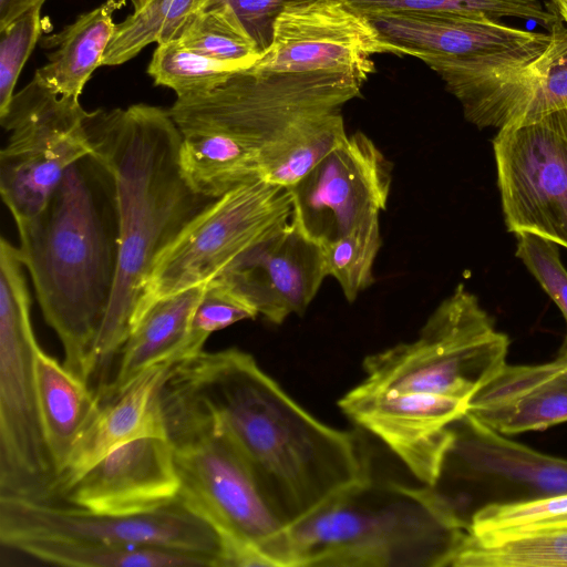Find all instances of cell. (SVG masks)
<instances>
[{
	"mask_svg": "<svg viewBox=\"0 0 567 567\" xmlns=\"http://www.w3.org/2000/svg\"><path fill=\"white\" fill-rule=\"evenodd\" d=\"M169 381L229 435L285 527L371 478L359 436L316 419L245 351L203 350Z\"/></svg>",
	"mask_w": 567,
	"mask_h": 567,
	"instance_id": "cell-1",
	"label": "cell"
},
{
	"mask_svg": "<svg viewBox=\"0 0 567 567\" xmlns=\"http://www.w3.org/2000/svg\"><path fill=\"white\" fill-rule=\"evenodd\" d=\"M85 125L92 153L114 177L120 217L117 277L92 378L102 391L156 259L214 199L195 192L186 181L179 162L182 134L168 110L144 103L100 109L89 112Z\"/></svg>",
	"mask_w": 567,
	"mask_h": 567,
	"instance_id": "cell-2",
	"label": "cell"
},
{
	"mask_svg": "<svg viewBox=\"0 0 567 567\" xmlns=\"http://www.w3.org/2000/svg\"><path fill=\"white\" fill-rule=\"evenodd\" d=\"M16 226L42 315L63 347V365L90 385L120 258L111 171L95 154L84 156L65 172L43 208Z\"/></svg>",
	"mask_w": 567,
	"mask_h": 567,
	"instance_id": "cell-3",
	"label": "cell"
},
{
	"mask_svg": "<svg viewBox=\"0 0 567 567\" xmlns=\"http://www.w3.org/2000/svg\"><path fill=\"white\" fill-rule=\"evenodd\" d=\"M466 524L431 487L372 477L285 527L272 567L450 566Z\"/></svg>",
	"mask_w": 567,
	"mask_h": 567,
	"instance_id": "cell-4",
	"label": "cell"
},
{
	"mask_svg": "<svg viewBox=\"0 0 567 567\" xmlns=\"http://www.w3.org/2000/svg\"><path fill=\"white\" fill-rule=\"evenodd\" d=\"M162 410L181 482L177 498L218 533L224 567L270 566L267 551L285 526L238 447L169 379L163 389Z\"/></svg>",
	"mask_w": 567,
	"mask_h": 567,
	"instance_id": "cell-5",
	"label": "cell"
},
{
	"mask_svg": "<svg viewBox=\"0 0 567 567\" xmlns=\"http://www.w3.org/2000/svg\"><path fill=\"white\" fill-rule=\"evenodd\" d=\"M508 337L477 297L458 284L430 315L419 336L363 361L362 383L377 390L470 402L506 364Z\"/></svg>",
	"mask_w": 567,
	"mask_h": 567,
	"instance_id": "cell-6",
	"label": "cell"
},
{
	"mask_svg": "<svg viewBox=\"0 0 567 567\" xmlns=\"http://www.w3.org/2000/svg\"><path fill=\"white\" fill-rule=\"evenodd\" d=\"M19 247L0 240V496L53 502L56 474L44 440L37 342Z\"/></svg>",
	"mask_w": 567,
	"mask_h": 567,
	"instance_id": "cell-7",
	"label": "cell"
},
{
	"mask_svg": "<svg viewBox=\"0 0 567 567\" xmlns=\"http://www.w3.org/2000/svg\"><path fill=\"white\" fill-rule=\"evenodd\" d=\"M362 85L341 74L278 73L252 65L209 92L176 99L168 112L181 133L223 132L258 158L296 124L342 110L360 95Z\"/></svg>",
	"mask_w": 567,
	"mask_h": 567,
	"instance_id": "cell-8",
	"label": "cell"
},
{
	"mask_svg": "<svg viewBox=\"0 0 567 567\" xmlns=\"http://www.w3.org/2000/svg\"><path fill=\"white\" fill-rule=\"evenodd\" d=\"M79 99L47 87L35 75L0 113L8 132L0 152V193L14 223L34 217L65 172L92 154Z\"/></svg>",
	"mask_w": 567,
	"mask_h": 567,
	"instance_id": "cell-9",
	"label": "cell"
},
{
	"mask_svg": "<svg viewBox=\"0 0 567 567\" xmlns=\"http://www.w3.org/2000/svg\"><path fill=\"white\" fill-rule=\"evenodd\" d=\"M291 213L288 188L264 179L214 199L156 259L133 321L155 300L216 278L245 249L289 221Z\"/></svg>",
	"mask_w": 567,
	"mask_h": 567,
	"instance_id": "cell-10",
	"label": "cell"
},
{
	"mask_svg": "<svg viewBox=\"0 0 567 567\" xmlns=\"http://www.w3.org/2000/svg\"><path fill=\"white\" fill-rule=\"evenodd\" d=\"M82 542L109 546L158 547L208 557L224 567V547L215 528L181 499L157 509L111 515L74 505L0 496V540Z\"/></svg>",
	"mask_w": 567,
	"mask_h": 567,
	"instance_id": "cell-11",
	"label": "cell"
},
{
	"mask_svg": "<svg viewBox=\"0 0 567 567\" xmlns=\"http://www.w3.org/2000/svg\"><path fill=\"white\" fill-rule=\"evenodd\" d=\"M452 429L441 475L431 487L467 527L486 505L567 493V460L514 442L466 413Z\"/></svg>",
	"mask_w": 567,
	"mask_h": 567,
	"instance_id": "cell-12",
	"label": "cell"
},
{
	"mask_svg": "<svg viewBox=\"0 0 567 567\" xmlns=\"http://www.w3.org/2000/svg\"><path fill=\"white\" fill-rule=\"evenodd\" d=\"M480 128L499 130L537 122L563 111L553 83L554 45L545 38L467 56L420 55Z\"/></svg>",
	"mask_w": 567,
	"mask_h": 567,
	"instance_id": "cell-13",
	"label": "cell"
},
{
	"mask_svg": "<svg viewBox=\"0 0 567 567\" xmlns=\"http://www.w3.org/2000/svg\"><path fill=\"white\" fill-rule=\"evenodd\" d=\"M493 150L508 231L567 249V111L499 130Z\"/></svg>",
	"mask_w": 567,
	"mask_h": 567,
	"instance_id": "cell-14",
	"label": "cell"
},
{
	"mask_svg": "<svg viewBox=\"0 0 567 567\" xmlns=\"http://www.w3.org/2000/svg\"><path fill=\"white\" fill-rule=\"evenodd\" d=\"M405 51L383 38L371 20L342 0H301L276 16L256 69L278 73L341 74L365 82L372 56Z\"/></svg>",
	"mask_w": 567,
	"mask_h": 567,
	"instance_id": "cell-15",
	"label": "cell"
},
{
	"mask_svg": "<svg viewBox=\"0 0 567 567\" xmlns=\"http://www.w3.org/2000/svg\"><path fill=\"white\" fill-rule=\"evenodd\" d=\"M392 168L364 133L347 135L288 187L291 221L322 247L338 240L386 208Z\"/></svg>",
	"mask_w": 567,
	"mask_h": 567,
	"instance_id": "cell-16",
	"label": "cell"
},
{
	"mask_svg": "<svg viewBox=\"0 0 567 567\" xmlns=\"http://www.w3.org/2000/svg\"><path fill=\"white\" fill-rule=\"evenodd\" d=\"M338 405L386 444L417 480L433 486L453 440L452 424L466 413L468 403L441 395L381 391L361 382Z\"/></svg>",
	"mask_w": 567,
	"mask_h": 567,
	"instance_id": "cell-17",
	"label": "cell"
},
{
	"mask_svg": "<svg viewBox=\"0 0 567 567\" xmlns=\"http://www.w3.org/2000/svg\"><path fill=\"white\" fill-rule=\"evenodd\" d=\"M326 277L322 246L290 219L245 249L216 278L258 315L280 324L306 311Z\"/></svg>",
	"mask_w": 567,
	"mask_h": 567,
	"instance_id": "cell-18",
	"label": "cell"
},
{
	"mask_svg": "<svg viewBox=\"0 0 567 567\" xmlns=\"http://www.w3.org/2000/svg\"><path fill=\"white\" fill-rule=\"evenodd\" d=\"M181 487L167 437L143 436L112 450L63 492L60 499L94 513L132 515L167 505Z\"/></svg>",
	"mask_w": 567,
	"mask_h": 567,
	"instance_id": "cell-19",
	"label": "cell"
},
{
	"mask_svg": "<svg viewBox=\"0 0 567 567\" xmlns=\"http://www.w3.org/2000/svg\"><path fill=\"white\" fill-rule=\"evenodd\" d=\"M466 414L502 434L567 422V359L505 364L470 400Z\"/></svg>",
	"mask_w": 567,
	"mask_h": 567,
	"instance_id": "cell-20",
	"label": "cell"
},
{
	"mask_svg": "<svg viewBox=\"0 0 567 567\" xmlns=\"http://www.w3.org/2000/svg\"><path fill=\"white\" fill-rule=\"evenodd\" d=\"M367 17L384 39L414 58L482 54L534 42L547 34L514 28L482 16L384 11Z\"/></svg>",
	"mask_w": 567,
	"mask_h": 567,
	"instance_id": "cell-21",
	"label": "cell"
},
{
	"mask_svg": "<svg viewBox=\"0 0 567 567\" xmlns=\"http://www.w3.org/2000/svg\"><path fill=\"white\" fill-rule=\"evenodd\" d=\"M176 362L156 363L115 395L100 401V409L61 474L55 501L81 474L117 446L143 436L166 437L162 410L164 385Z\"/></svg>",
	"mask_w": 567,
	"mask_h": 567,
	"instance_id": "cell-22",
	"label": "cell"
},
{
	"mask_svg": "<svg viewBox=\"0 0 567 567\" xmlns=\"http://www.w3.org/2000/svg\"><path fill=\"white\" fill-rule=\"evenodd\" d=\"M205 286L159 298L133 321L120 351L117 373L100 401L121 392L156 363L178 362L203 351L193 341L192 323Z\"/></svg>",
	"mask_w": 567,
	"mask_h": 567,
	"instance_id": "cell-23",
	"label": "cell"
},
{
	"mask_svg": "<svg viewBox=\"0 0 567 567\" xmlns=\"http://www.w3.org/2000/svg\"><path fill=\"white\" fill-rule=\"evenodd\" d=\"M35 381L42 431L59 482L73 450L94 420L100 400L87 383L41 347L35 357Z\"/></svg>",
	"mask_w": 567,
	"mask_h": 567,
	"instance_id": "cell-24",
	"label": "cell"
},
{
	"mask_svg": "<svg viewBox=\"0 0 567 567\" xmlns=\"http://www.w3.org/2000/svg\"><path fill=\"white\" fill-rule=\"evenodd\" d=\"M123 4L125 0H107L60 32L42 37L41 45L50 52L48 63L34 75L54 93L79 99L92 73L102 65L116 27L113 14Z\"/></svg>",
	"mask_w": 567,
	"mask_h": 567,
	"instance_id": "cell-25",
	"label": "cell"
},
{
	"mask_svg": "<svg viewBox=\"0 0 567 567\" xmlns=\"http://www.w3.org/2000/svg\"><path fill=\"white\" fill-rule=\"evenodd\" d=\"M181 134L182 172L198 194L215 199L260 179L257 155L233 136L218 131Z\"/></svg>",
	"mask_w": 567,
	"mask_h": 567,
	"instance_id": "cell-26",
	"label": "cell"
},
{
	"mask_svg": "<svg viewBox=\"0 0 567 567\" xmlns=\"http://www.w3.org/2000/svg\"><path fill=\"white\" fill-rule=\"evenodd\" d=\"M452 567H567V524L466 533Z\"/></svg>",
	"mask_w": 567,
	"mask_h": 567,
	"instance_id": "cell-27",
	"label": "cell"
},
{
	"mask_svg": "<svg viewBox=\"0 0 567 567\" xmlns=\"http://www.w3.org/2000/svg\"><path fill=\"white\" fill-rule=\"evenodd\" d=\"M341 111L303 120L261 152L260 179L287 188L299 182L348 135Z\"/></svg>",
	"mask_w": 567,
	"mask_h": 567,
	"instance_id": "cell-28",
	"label": "cell"
},
{
	"mask_svg": "<svg viewBox=\"0 0 567 567\" xmlns=\"http://www.w3.org/2000/svg\"><path fill=\"white\" fill-rule=\"evenodd\" d=\"M38 560L73 567H215L208 557L158 547L109 546L82 542L29 539L12 545Z\"/></svg>",
	"mask_w": 567,
	"mask_h": 567,
	"instance_id": "cell-29",
	"label": "cell"
},
{
	"mask_svg": "<svg viewBox=\"0 0 567 567\" xmlns=\"http://www.w3.org/2000/svg\"><path fill=\"white\" fill-rule=\"evenodd\" d=\"M175 40L207 56L249 68L262 54L228 0H195Z\"/></svg>",
	"mask_w": 567,
	"mask_h": 567,
	"instance_id": "cell-30",
	"label": "cell"
},
{
	"mask_svg": "<svg viewBox=\"0 0 567 567\" xmlns=\"http://www.w3.org/2000/svg\"><path fill=\"white\" fill-rule=\"evenodd\" d=\"M248 68L207 56L172 40L157 44L147 74L155 85L173 90L181 99L209 92L236 72Z\"/></svg>",
	"mask_w": 567,
	"mask_h": 567,
	"instance_id": "cell-31",
	"label": "cell"
},
{
	"mask_svg": "<svg viewBox=\"0 0 567 567\" xmlns=\"http://www.w3.org/2000/svg\"><path fill=\"white\" fill-rule=\"evenodd\" d=\"M195 0H152L117 23L104 53L102 65H120L136 56L151 43L175 40Z\"/></svg>",
	"mask_w": 567,
	"mask_h": 567,
	"instance_id": "cell-32",
	"label": "cell"
},
{
	"mask_svg": "<svg viewBox=\"0 0 567 567\" xmlns=\"http://www.w3.org/2000/svg\"><path fill=\"white\" fill-rule=\"evenodd\" d=\"M381 245L380 215H375L322 247L328 276L337 280L349 302L373 284V264Z\"/></svg>",
	"mask_w": 567,
	"mask_h": 567,
	"instance_id": "cell-33",
	"label": "cell"
},
{
	"mask_svg": "<svg viewBox=\"0 0 567 567\" xmlns=\"http://www.w3.org/2000/svg\"><path fill=\"white\" fill-rule=\"evenodd\" d=\"M369 16L384 11L447 12L492 19L512 17L533 20L550 28L558 20L539 0H342Z\"/></svg>",
	"mask_w": 567,
	"mask_h": 567,
	"instance_id": "cell-34",
	"label": "cell"
},
{
	"mask_svg": "<svg viewBox=\"0 0 567 567\" xmlns=\"http://www.w3.org/2000/svg\"><path fill=\"white\" fill-rule=\"evenodd\" d=\"M567 524V493L530 501L486 505L470 518L467 532L483 534Z\"/></svg>",
	"mask_w": 567,
	"mask_h": 567,
	"instance_id": "cell-35",
	"label": "cell"
},
{
	"mask_svg": "<svg viewBox=\"0 0 567 567\" xmlns=\"http://www.w3.org/2000/svg\"><path fill=\"white\" fill-rule=\"evenodd\" d=\"M514 235L516 257L563 313L566 334L557 357L567 359V269L561 262L558 245L530 231H518Z\"/></svg>",
	"mask_w": 567,
	"mask_h": 567,
	"instance_id": "cell-36",
	"label": "cell"
},
{
	"mask_svg": "<svg viewBox=\"0 0 567 567\" xmlns=\"http://www.w3.org/2000/svg\"><path fill=\"white\" fill-rule=\"evenodd\" d=\"M42 29L41 8H33L0 30V113L14 95L18 78Z\"/></svg>",
	"mask_w": 567,
	"mask_h": 567,
	"instance_id": "cell-37",
	"label": "cell"
},
{
	"mask_svg": "<svg viewBox=\"0 0 567 567\" xmlns=\"http://www.w3.org/2000/svg\"><path fill=\"white\" fill-rule=\"evenodd\" d=\"M257 311L238 293L217 278L205 286L203 297L195 310L192 323V338L203 350L208 337L238 321L255 319Z\"/></svg>",
	"mask_w": 567,
	"mask_h": 567,
	"instance_id": "cell-38",
	"label": "cell"
},
{
	"mask_svg": "<svg viewBox=\"0 0 567 567\" xmlns=\"http://www.w3.org/2000/svg\"><path fill=\"white\" fill-rule=\"evenodd\" d=\"M249 33L264 51L271 38L272 23L288 3L301 0H228Z\"/></svg>",
	"mask_w": 567,
	"mask_h": 567,
	"instance_id": "cell-39",
	"label": "cell"
},
{
	"mask_svg": "<svg viewBox=\"0 0 567 567\" xmlns=\"http://www.w3.org/2000/svg\"><path fill=\"white\" fill-rule=\"evenodd\" d=\"M47 0H0V30L33 8H42Z\"/></svg>",
	"mask_w": 567,
	"mask_h": 567,
	"instance_id": "cell-40",
	"label": "cell"
},
{
	"mask_svg": "<svg viewBox=\"0 0 567 567\" xmlns=\"http://www.w3.org/2000/svg\"><path fill=\"white\" fill-rule=\"evenodd\" d=\"M564 21L567 23V0H554Z\"/></svg>",
	"mask_w": 567,
	"mask_h": 567,
	"instance_id": "cell-41",
	"label": "cell"
},
{
	"mask_svg": "<svg viewBox=\"0 0 567 567\" xmlns=\"http://www.w3.org/2000/svg\"><path fill=\"white\" fill-rule=\"evenodd\" d=\"M133 4L134 11H138L147 6L152 0H130Z\"/></svg>",
	"mask_w": 567,
	"mask_h": 567,
	"instance_id": "cell-42",
	"label": "cell"
},
{
	"mask_svg": "<svg viewBox=\"0 0 567 567\" xmlns=\"http://www.w3.org/2000/svg\"><path fill=\"white\" fill-rule=\"evenodd\" d=\"M566 111H567V109H566Z\"/></svg>",
	"mask_w": 567,
	"mask_h": 567,
	"instance_id": "cell-43",
	"label": "cell"
}]
</instances>
